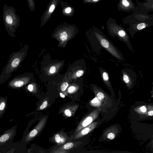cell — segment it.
<instances>
[{"instance_id": "1", "label": "cell", "mask_w": 153, "mask_h": 153, "mask_svg": "<svg viewBox=\"0 0 153 153\" xmlns=\"http://www.w3.org/2000/svg\"><path fill=\"white\" fill-rule=\"evenodd\" d=\"M124 22L128 25L127 29L133 38L138 31L153 26V15L138 10L125 18Z\"/></svg>"}, {"instance_id": "2", "label": "cell", "mask_w": 153, "mask_h": 153, "mask_svg": "<svg viewBox=\"0 0 153 153\" xmlns=\"http://www.w3.org/2000/svg\"><path fill=\"white\" fill-rule=\"evenodd\" d=\"M94 35L97 40L104 49L118 59L125 61L122 53L104 34L97 29H94Z\"/></svg>"}, {"instance_id": "3", "label": "cell", "mask_w": 153, "mask_h": 153, "mask_svg": "<svg viewBox=\"0 0 153 153\" xmlns=\"http://www.w3.org/2000/svg\"><path fill=\"white\" fill-rule=\"evenodd\" d=\"M16 10L14 7L4 4L3 20L7 28L13 30L19 25L20 19L19 15L16 13Z\"/></svg>"}, {"instance_id": "4", "label": "cell", "mask_w": 153, "mask_h": 153, "mask_svg": "<svg viewBox=\"0 0 153 153\" xmlns=\"http://www.w3.org/2000/svg\"><path fill=\"white\" fill-rule=\"evenodd\" d=\"M108 30L110 36L117 37L120 41L125 42L129 49L134 52L129 37L123 28L117 25H110L108 27Z\"/></svg>"}, {"instance_id": "5", "label": "cell", "mask_w": 153, "mask_h": 153, "mask_svg": "<svg viewBox=\"0 0 153 153\" xmlns=\"http://www.w3.org/2000/svg\"><path fill=\"white\" fill-rule=\"evenodd\" d=\"M85 61L84 59L77 60L71 65L69 72V79L71 81H74L82 77L86 71Z\"/></svg>"}, {"instance_id": "6", "label": "cell", "mask_w": 153, "mask_h": 153, "mask_svg": "<svg viewBox=\"0 0 153 153\" xmlns=\"http://www.w3.org/2000/svg\"><path fill=\"white\" fill-rule=\"evenodd\" d=\"M58 30L59 38L62 42L64 43L74 38L78 33L75 28L67 25L60 27Z\"/></svg>"}, {"instance_id": "7", "label": "cell", "mask_w": 153, "mask_h": 153, "mask_svg": "<svg viewBox=\"0 0 153 153\" xmlns=\"http://www.w3.org/2000/svg\"><path fill=\"white\" fill-rule=\"evenodd\" d=\"M60 2V0H50L41 18V26L43 25L48 21Z\"/></svg>"}, {"instance_id": "8", "label": "cell", "mask_w": 153, "mask_h": 153, "mask_svg": "<svg viewBox=\"0 0 153 153\" xmlns=\"http://www.w3.org/2000/svg\"><path fill=\"white\" fill-rule=\"evenodd\" d=\"M100 111V109H98L92 112L80 123L75 132H79L80 130L90 124L97 117Z\"/></svg>"}, {"instance_id": "9", "label": "cell", "mask_w": 153, "mask_h": 153, "mask_svg": "<svg viewBox=\"0 0 153 153\" xmlns=\"http://www.w3.org/2000/svg\"><path fill=\"white\" fill-rule=\"evenodd\" d=\"M139 10L148 13L153 11V0H136Z\"/></svg>"}, {"instance_id": "10", "label": "cell", "mask_w": 153, "mask_h": 153, "mask_svg": "<svg viewBox=\"0 0 153 153\" xmlns=\"http://www.w3.org/2000/svg\"><path fill=\"white\" fill-rule=\"evenodd\" d=\"M120 6L122 10L127 12H134L139 10L137 4L132 0H121Z\"/></svg>"}, {"instance_id": "11", "label": "cell", "mask_w": 153, "mask_h": 153, "mask_svg": "<svg viewBox=\"0 0 153 153\" xmlns=\"http://www.w3.org/2000/svg\"><path fill=\"white\" fill-rule=\"evenodd\" d=\"M97 124V122H94L84 127L76 135L75 139L79 138L87 134L94 128Z\"/></svg>"}, {"instance_id": "12", "label": "cell", "mask_w": 153, "mask_h": 153, "mask_svg": "<svg viewBox=\"0 0 153 153\" xmlns=\"http://www.w3.org/2000/svg\"><path fill=\"white\" fill-rule=\"evenodd\" d=\"M99 69L103 82L109 89H111L112 88L111 85L109 75L107 71L101 67H99Z\"/></svg>"}, {"instance_id": "13", "label": "cell", "mask_w": 153, "mask_h": 153, "mask_svg": "<svg viewBox=\"0 0 153 153\" xmlns=\"http://www.w3.org/2000/svg\"><path fill=\"white\" fill-rule=\"evenodd\" d=\"M74 82V84L70 86L68 88V92L69 93H73L75 92L79 88V85L75 82V80Z\"/></svg>"}, {"instance_id": "14", "label": "cell", "mask_w": 153, "mask_h": 153, "mask_svg": "<svg viewBox=\"0 0 153 153\" xmlns=\"http://www.w3.org/2000/svg\"><path fill=\"white\" fill-rule=\"evenodd\" d=\"M28 7L31 12H34L35 10L34 0H27Z\"/></svg>"}, {"instance_id": "15", "label": "cell", "mask_w": 153, "mask_h": 153, "mask_svg": "<svg viewBox=\"0 0 153 153\" xmlns=\"http://www.w3.org/2000/svg\"><path fill=\"white\" fill-rule=\"evenodd\" d=\"M9 137V135L7 134H3L0 138V141L1 143L4 142L7 140Z\"/></svg>"}, {"instance_id": "16", "label": "cell", "mask_w": 153, "mask_h": 153, "mask_svg": "<svg viewBox=\"0 0 153 153\" xmlns=\"http://www.w3.org/2000/svg\"><path fill=\"white\" fill-rule=\"evenodd\" d=\"M20 60L18 58H16L14 59L11 63V66L13 68L16 67L19 64Z\"/></svg>"}, {"instance_id": "17", "label": "cell", "mask_w": 153, "mask_h": 153, "mask_svg": "<svg viewBox=\"0 0 153 153\" xmlns=\"http://www.w3.org/2000/svg\"><path fill=\"white\" fill-rule=\"evenodd\" d=\"M69 85V83L67 82H63L60 86V89L62 91H65Z\"/></svg>"}, {"instance_id": "18", "label": "cell", "mask_w": 153, "mask_h": 153, "mask_svg": "<svg viewBox=\"0 0 153 153\" xmlns=\"http://www.w3.org/2000/svg\"><path fill=\"white\" fill-rule=\"evenodd\" d=\"M74 144L73 143L69 142L67 143L64 146L63 148L65 149H69L71 148L73 146Z\"/></svg>"}, {"instance_id": "19", "label": "cell", "mask_w": 153, "mask_h": 153, "mask_svg": "<svg viewBox=\"0 0 153 153\" xmlns=\"http://www.w3.org/2000/svg\"><path fill=\"white\" fill-rule=\"evenodd\" d=\"M65 7L63 8L62 9V13L63 14H68L70 13L71 11V8L69 7Z\"/></svg>"}, {"instance_id": "20", "label": "cell", "mask_w": 153, "mask_h": 153, "mask_svg": "<svg viewBox=\"0 0 153 153\" xmlns=\"http://www.w3.org/2000/svg\"><path fill=\"white\" fill-rule=\"evenodd\" d=\"M24 84V82L22 81L18 80L16 81L14 83V85L17 87H20Z\"/></svg>"}, {"instance_id": "21", "label": "cell", "mask_w": 153, "mask_h": 153, "mask_svg": "<svg viewBox=\"0 0 153 153\" xmlns=\"http://www.w3.org/2000/svg\"><path fill=\"white\" fill-rule=\"evenodd\" d=\"M38 133V131L36 129H34L30 132L29 135L31 137L36 136Z\"/></svg>"}, {"instance_id": "22", "label": "cell", "mask_w": 153, "mask_h": 153, "mask_svg": "<svg viewBox=\"0 0 153 153\" xmlns=\"http://www.w3.org/2000/svg\"><path fill=\"white\" fill-rule=\"evenodd\" d=\"M107 137L108 139L110 140H112L115 138V135L114 133L110 132L107 135Z\"/></svg>"}, {"instance_id": "23", "label": "cell", "mask_w": 153, "mask_h": 153, "mask_svg": "<svg viewBox=\"0 0 153 153\" xmlns=\"http://www.w3.org/2000/svg\"><path fill=\"white\" fill-rule=\"evenodd\" d=\"M48 102L47 101H45L43 102L42 104L40 107V109L42 110L45 108L47 106Z\"/></svg>"}, {"instance_id": "24", "label": "cell", "mask_w": 153, "mask_h": 153, "mask_svg": "<svg viewBox=\"0 0 153 153\" xmlns=\"http://www.w3.org/2000/svg\"><path fill=\"white\" fill-rule=\"evenodd\" d=\"M64 112L65 115L68 117H70L72 115L71 112L69 109H66L65 111Z\"/></svg>"}, {"instance_id": "25", "label": "cell", "mask_w": 153, "mask_h": 153, "mask_svg": "<svg viewBox=\"0 0 153 153\" xmlns=\"http://www.w3.org/2000/svg\"><path fill=\"white\" fill-rule=\"evenodd\" d=\"M55 140L57 143H59L60 142L61 138L59 134H57L55 135Z\"/></svg>"}, {"instance_id": "26", "label": "cell", "mask_w": 153, "mask_h": 153, "mask_svg": "<svg viewBox=\"0 0 153 153\" xmlns=\"http://www.w3.org/2000/svg\"><path fill=\"white\" fill-rule=\"evenodd\" d=\"M56 71V67L54 66H52L50 68V72L51 74L54 73Z\"/></svg>"}, {"instance_id": "27", "label": "cell", "mask_w": 153, "mask_h": 153, "mask_svg": "<svg viewBox=\"0 0 153 153\" xmlns=\"http://www.w3.org/2000/svg\"><path fill=\"white\" fill-rule=\"evenodd\" d=\"M5 104L4 102H1L0 105V110L1 111H2L4 108Z\"/></svg>"}, {"instance_id": "28", "label": "cell", "mask_w": 153, "mask_h": 153, "mask_svg": "<svg viewBox=\"0 0 153 153\" xmlns=\"http://www.w3.org/2000/svg\"><path fill=\"white\" fill-rule=\"evenodd\" d=\"M28 90L30 91H32L33 89V86L31 84H30L28 86Z\"/></svg>"}, {"instance_id": "29", "label": "cell", "mask_w": 153, "mask_h": 153, "mask_svg": "<svg viewBox=\"0 0 153 153\" xmlns=\"http://www.w3.org/2000/svg\"><path fill=\"white\" fill-rule=\"evenodd\" d=\"M141 111L143 112H145L146 110V107L144 106H142L140 108Z\"/></svg>"}, {"instance_id": "30", "label": "cell", "mask_w": 153, "mask_h": 153, "mask_svg": "<svg viewBox=\"0 0 153 153\" xmlns=\"http://www.w3.org/2000/svg\"><path fill=\"white\" fill-rule=\"evenodd\" d=\"M148 114L149 116H153V110L149 111L148 113Z\"/></svg>"}, {"instance_id": "31", "label": "cell", "mask_w": 153, "mask_h": 153, "mask_svg": "<svg viewBox=\"0 0 153 153\" xmlns=\"http://www.w3.org/2000/svg\"><path fill=\"white\" fill-rule=\"evenodd\" d=\"M60 96L62 97V98H64L65 97V95L63 94L62 93H61L60 94Z\"/></svg>"}, {"instance_id": "32", "label": "cell", "mask_w": 153, "mask_h": 153, "mask_svg": "<svg viewBox=\"0 0 153 153\" xmlns=\"http://www.w3.org/2000/svg\"><path fill=\"white\" fill-rule=\"evenodd\" d=\"M64 141V139L63 138H61L60 142L61 143H63Z\"/></svg>"}, {"instance_id": "33", "label": "cell", "mask_w": 153, "mask_h": 153, "mask_svg": "<svg viewBox=\"0 0 153 153\" xmlns=\"http://www.w3.org/2000/svg\"><path fill=\"white\" fill-rule=\"evenodd\" d=\"M92 0L94 1H98L99 0Z\"/></svg>"}, {"instance_id": "34", "label": "cell", "mask_w": 153, "mask_h": 153, "mask_svg": "<svg viewBox=\"0 0 153 153\" xmlns=\"http://www.w3.org/2000/svg\"><path fill=\"white\" fill-rule=\"evenodd\" d=\"M152 14L153 15V14Z\"/></svg>"}]
</instances>
